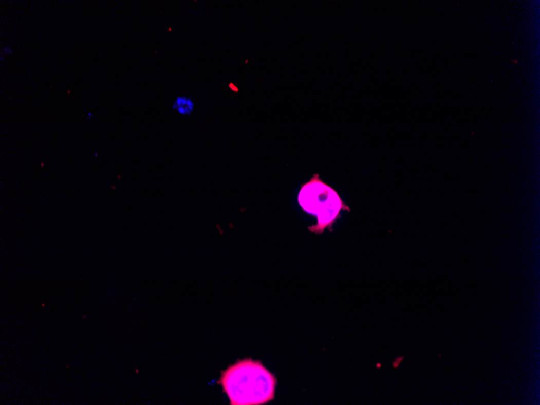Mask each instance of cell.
<instances>
[{"instance_id":"6da1fadb","label":"cell","mask_w":540,"mask_h":405,"mask_svg":"<svg viewBox=\"0 0 540 405\" xmlns=\"http://www.w3.org/2000/svg\"><path fill=\"white\" fill-rule=\"evenodd\" d=\"M219 382L231 405H260L274 398L277 379L262 362L245 359L224 371Z\"/></svg>"},{"instance_id":"7a4b0ae2","label":"cell","mask_w":540,"mask_h":405,"mask_svg":"<svg viewBox=\"0 0 540 405\" xmlns=\"http://www.w3.org/2000/svg\"><path fill=\"white\" fill-rule=\"evenodd\" d=\"M299 201L304 211L317 216L318 224L310 227L309 230L318 235L328 227L332 231V225L339 218L341 210L350 211L337 191L323 182L317 173L302 186Z\"/></svg>"},{"instance_id":"3957f363","label":"cell","mask_w":540,"mask_h":405,"mask_svg":"<svg viewBox=\"0 0 540 405\" xmlns=\"http://www.w3.org/2000/svg\"><path fill=\"white\" fill-rule=\"evenodd\" d=\"M173 109L176 110L181 115H190L194 112V101L185 96H179L176 97V101L173 104Z\"/></svg>"},{"instance_id":"277c9868","label":"cell","mask_w":540,"mask_h":405,"mask_svg":"<svg viewBox=\"0 0 540 405\" xmlns=\"http://www.w3.org/2000/svg\"><path fill=\"white\" fill-rule=\"evenodd\" d=\"M12 53H13V51H12V49L11 48L4 47L2 49V51H1V58L0 59H1V60H3L4 59V55L12 54Z\"/></svg>"},{"instance_id":"5b68a950","label":"cell","mask_w":540,"mask_h":405,"mask_svg":"<svg viewBox=\"0 0 540 405\" xmlns=\"http://www.w3.org/2000/svg\"><path fill=\"white\" fill-rule=\"evenodd\" d=\"M93 117H94V115H93L92 113H88L87 115V119L91 120L92 119Z\"/></svg>"}]
</instances>
